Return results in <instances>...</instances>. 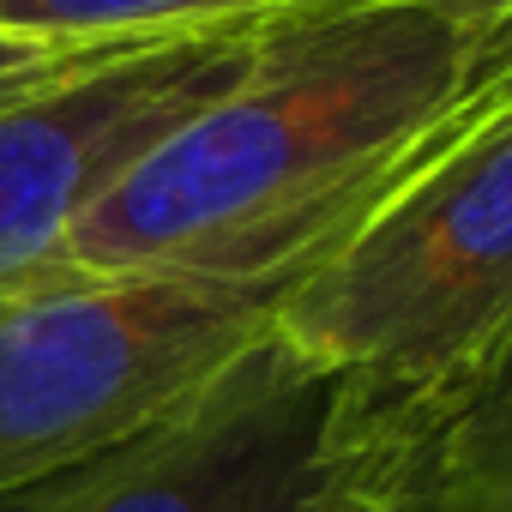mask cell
<instances>
[{
	"label": "cell",
	"instance_id": "6da1fadb",
	"mask_svg": "<svg viewBox=\"0 0 512 512\" xmlns=\"http://www.w3.org/2000/svg\"><path fill=\"white\" fill-rule=\"evenodd\" d=\"M506 85L512 0H302L91 205L73 272L302 278Z\"/></svg>",
	"mask_w": 512,
	"mask_h": 512
},
{
	"label": "cell",
	"instance_id": "7a4b0ae2",
	"mask_svg": "<svg viewBox=\"0 0 512 512\" xmlns=\"http://www.w3.org/2000/svg\"><path fill=\"white\" fill-rule=\"evenodd\" d=\"M278 332L344 416L404 410L512 332V85L296 278Z\"/></svg>",
	"mask_w": 512,
	"mask_h": 512
},
{
	"label": "cell",
	"instance_id": "3957f363",
	"mask_svg": "<svg viewBox=\"0 0 512 512\" xmlns=\"http://www.w3.org/2000/svg\"><path fill=\"white\" fill-rule=\"evenodd\" d=\"M296 278L67 272L0 296V494L151 428L260 338Z\"/></svg>",
	"mask_w": 512,
	"mask_h": 512
},
{
	"label": "cell",
	"instance_id": "277c9868",
	"mask_svg": "<svg viewBox=\"0 0 512 512\" xmlns=\"http://www.w3.org/2000/svg\"><path fill=\"white\" fill-rule=\"evenodd\" d=\"M338 380L260 338L151 428L0 494V512H320L338 482Z\"/></svg>",
	"mask_w": 512,
	"mask_h": 512
},
{
	"label": "cell",
	"instance_id": "5b68a950",
	"mask_svg": "<svg viewBox=\"0 0 512 512\" xmlns=\"http://www.w3.org/2000/svg\"><path fill=\"white\" fill-rule=\"evenodd\" d=\"M253 43L260 25L115 43L0 109V296L67 278L91 205L211 109Z\"/></svg>",
	"mask_w": 512,
	"mask_h": 512
},
{
	"label": "cell",
	"instance_id": "8992f818",
	"mask_svg": "<svg viewBox=\"0 0 512 512\" xmlns=\"http://www.w3.org/2000/svg\"><path fill=\"white\" fill-rule=\"evenodd\" d=\"M338 470L392 512H512V332L386 416H344Z\"/></svg>",
	"mask_w": 512,
	"mask_h": 512
},
{
	"label": "cell",
	"instance_id": "52a82bcc",
	"mask_svg": "<svg viewBox=\"0 0 512 512\" xmlns=\"http://www.w3.org/2000/svg\"><path fill=\"white\" fill-rule=\"evenodd\" d=\"M302 0H0V31L49 43H151L266 25Z\"/></svg>",
	"mask_w": 512,
	"mask_h": 512
},
{
	"label": "cell",
	"instance_id": "ba28073f",
	"mask_svg": "<svg viewBox=\"0 0 512 512\" xmlns=\"http://www.w3.org/2000/svg\"><path fill=\"white\" fill-rule=\"evenodd\" d=\"M115 43H49V37H13V31H0V109L55 85L61 73H73L79 61L103 55Z\"/></svg>",
	"mask_w": 512,
	"mask_h": 512
},
{
	"label": "cell",
	"instance_id": "9c48e42d",
	"mask_svg": "<svg viewBox=\"0 0 512 512\" xmlns=\"http://www.w3.org/2000/svg\"><path fill=\"white\" fill-rule=\"evenodd\" d=\"M338 434V428H332ZM320 512H392V506H380L374 494H362L356 482H344V470H338V482H332V494L320 500Z\"/></svg>",
	"mask_w": 512,
	"mask_h": 512
}]
</instances>
